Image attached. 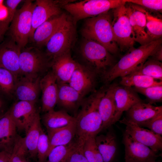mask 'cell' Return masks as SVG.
<instances>
[{
    "mask_svg": "<svg viewBox=\"0 0 162 162\" xmlns=\"http://www.w3.org/2000/svg\"><path fill=\"white\" fill-rule=\"evenodd\" d=\"M106 89L102 88L84 98L81 108L75 116L76 133L75 139L78 145L95 137L102 131V122L99 110L100 100Z\"/></svg>",
    "mask_w": 162,
    "mask_h": 162,
    "instance_id": "obj_1",
    "label": "cell"
},
{
    "mask_svg": "<svg viewBox=\"0 0 162 162\" xmlns=\"http://www.w3.org/2000/svg\"><path fill=\"white\" fill-rule=\"evenodd\" d=\"M161 38L132 50L101 76L105 83L128 75L141 67L161 46Z\"/></svg>",
    "mask_w": 162,
    "mask_h": 162,
    "instance_id": "obj_2",
    "label": "cell"
},
{
    "mask_svg": "<svg viewBox=\"0 0 162 162\" xmlns=\"http://www.w3.org/2000/svg\"><path fill=\"white\" fill-rule=\"evenodd\" d=\"M110 11L87 18L81 34L84 38L98 42L112 55L117 53L118 47L112 28V13Z\"/></svg>",
    "mask_w": 162,
    "mask_h": 162,
    "instance_id": "obj_3",
    "label": "cell"
},
{
    "mask_svg": "<svg viewBox=\"0 0 162 162\" xmlns=\"http://www.w3.org/2000/svg\"><path fill=\"white\" fill-rule=\"evenodd\" d=\"M80 50L84 66L98 75L102 76L115 64L112 55L96 41L83 38Z\"/></svg>",
    "mask_w": 162,
    "mask_h": 162,
    "instance_id": "obj_4",
    "label": "cell"
},
{
    "mask_svg": "<svg viewBox=\"0 0 162 162\" xmlns=\"http://www.w3.org/2000/svg\"><path fill=\"white\" fill-rule=\"evenodd\" d=\"M126 3V0H85L68 2L62 7L71 15L75 26L80 20L96 16Z\"/></svg>",
    "mask_w": 162,
    "mask_h": 162,
    "instance_id": "obj_5",
    "label": "cell"
},
{
    "mask_svg": "<svg viewBox=\"0 0 162 162\" xmlns=\"http://www.w3.org/2000/svg\"><path fill=\"white\" fill-rule=\"evenodd\" d=\"M35 5L31 1H26L21 8L16 10L8 28L11 38L21 50L30 38L32 14Z\"/></svg>",
    "mask_w": 162,
    "mask_h": 162,
    "instance_id": "obj_6",
    "label": "cell"
},
{
    "mask_svg": "<svg viewBox=\"0 0 162 162\" xmlns=\"http://www.w3.org/2000/svg\"><path fill=\"white\" fill-rule=\"evenodd\" d=\"M75 26L68 16L45 45L46 55L52 61L70 51L75 36Z\"/></svg>",
    "mask_w": 162,
    "mask_h": 162,
    "instance_id": "obj_7",
    "label": "cell"
},
{
    "mask_svg": "<svg viewBox=\"0 0 162 162\" xmlns=\"http://www.w3.org/2000/svg\"><path fill=\"white\" fill-rule=\"evenodd\" d=\"M125 4L112 11V28L116 42L121 51L133 50L135 42Z\"/></svg>",
    "mask_w": 162,
    "mask_h": 162,
    "instance_id": "obj_8",
    "label": "cell"
},
{
    "mask_svg": "<svg viewBox=\"0 0 162 162\" xmlns=\"http://www.w3.org/2000/svg\"><path fill=\"white\" fill-rule=\"evenodd\" d=\"M21 50L19 56L20 76H41L47 70L51 63L46 54L35 47Z\"/></svg>",
    "mask_w": 162,
    "mask_h": 162,
    "instance_id": "obj_9",
    "label": "cell"
},
{
    "mask_svg": "<svg viewBox=\"0 0 162 162\" xmlns=\"http://www.w3.org/2000/svg\"><path fill=\"white\" fill-rule=\"evenodd\" d=\"M119 122L126 126L125 133L134 140L148 147L157 153L162 149V136L129 121L126 118Z\"/></svg>",
    "mask_w": 162,
    "mask_h": 162,
    "instance_id": "obj_10",
    "label": "cell"
},
{
    "mask_svg": "<svg viewBox=\"0 0 162 162\" xmlns=\"http://www.w3.org/2000/svg\"><path fill=\"white\" fill-rule=\"evenodd\" d=\"M16 129L26 133L38 112L35 103L18 100L8 110Z\"/></svg>",
    "mask_w": 162,
    "mask_h": 162,
    "instance_id": "obj_11",
    "label": "cell"
},
{
    "mask_svg": "<svg viewBox=\"0 0 162 162\" xmlns=\"http://www.w3.org/2000/svg\"><path fill=\"white\" fill-rule=\"evenodd\" d=\"M125 162H156L159 155L148 147L134 140L124 133Z\"/></svg>",
    "mask_w": 162,
    "mask_h": 162,
    "instance_id": "obj_12",
    "label": "cell"
},
{
    "mask_svg": "<svg viewBox=\"0 0 162 162\" xmlns=\"http://www.w3.org/2000/svg\"><path fill=\"white\" fill-rule=\"evenodd\" d=\"M32 14V28L30 38L32 39L35 29L51 17L61 14L62 1L37 0Z\"/></svg>",
    "mask_w": 162,
    "mask_h": 162,
    "instance_id": "obj_13",
    "label": "cell"
},
{
    "mask_svg": "<svg viewBox=\"0 0 162 162\" xmlns=\"http://www.w3.org/2000/svg\"><path fill=\"white\" fill-rule=\"evenodd\" d=\"M41 76H20L16 80L14 95L18 100L36 103L40 91Z\"/></svg>",
    "mask_w": 162,
    "mask_h": 162,
    "instance_id": "obj_14",
    "label": "cell"
},
{
    "mask_svg": "<svg viewBox=\"0 0 162 162\" xmlns=\"http://www.w3.org/2000/svg\"><path fill=\"white\" fill-rule=\"evenodd\" d=\"M97 76L84 65L78 63L68 83L84 97L94 89Z\"/></svg>",
    "mask_w": 162,
    "mask_h": 162,
    "instance_id": "obj_15",
    "label": "cell"
},
{
    "mask_svg": "<svg viewBox=\"0 0 162 162\" xmlns=\"http://www.w3.org/2000/svg\"><path fill=\"white\" fill-rule=\"evenodd\" d=\"M21 49L11 38L0 45V67L11 72L16 81L20 76L19 56Z\"/></svg>",
    "mask_w": 162,
    "mask_h": 162,
    "instance_id": "obj_16",
    "label": "cell"
},
{
    "mask_svg": "<svg viewBox=\"0 0 162 162\" xmlns=\"http://www.w3.org/2000/svg\"><path fill=\"white\" fill-rule=\"evenodd\" d=\"M126 5L135 42L141 45L151 42L147 33L146 16L136 5L128 3Z\"/></svg>",
    "mask_w": 162,
    "mask_h": 162,
    "instance_id": "obj_17",
    "label": "cell"
},
{
    "mask_svg": "<svg viewBox=\"0 0 162 162\" xmlns=\"http://www.w3.org/2000/svg\"><path fill=\"white\" fill-rule=\"evenodd\" d=\"M40 86L42 111L46 112L54 110L57 102L58 86L56 78L52 70L41 77Z\"/></svg>",
    "mask_w": 162,
    "mask_h": 162,
    "instance_id": "obj_18",
    "label": "cell"
},
{
    "mask_svg": "<svg viewBox=\"0 0 162 162\" xmlns=\"http://www.w3.org/2000/svg\"><path fill=\"white\" fill-rule=\"evenodd\" d=\"M136 93L131 87L116 84L114 90L116 109L114 124L119 120L123 112L128 111L136 104L142 101Z\"/></svg>",
    "mask_w": 162,
    "mask_h": 162,
    "instance_id": "obj_19",
    "label": "cell"
},
{
    "mask_svg": "<svg viewBox=\"0 0 162 162\" xmlns=\"http://www.w3.org/2000/svg\"><path fill=\"white\" fill-rule=\"evenodd\" d=\"M57 83L58 94L57 104L67 112H73L76 114L84 97L68 83Z\"/></svg>",
    "mask_w": 162,
    "mask_h": 162,
    "instance_id": "obj_20",
    "label": "cell"
},
{
    "mask_svg": "<svg viewBox=\"0 0 162 162\" xmlns=\"http://www.w3.org/2000/svg\"><path fill=\"white\" fill-rule=\"evenodd\" d=\"M78 63L72 58L70 51L53 59L51 66L57 83H68Z\"/></svg>",
    "mask_w": 162,
    "mask_h": 162,
    "instance_id": "obj_21",
    "label": "cell"
},
{
    "mask_svg": "<svg viewBox=\"0 0 162 162\" xmlns=\"http://www.w3.org/2000/svg\"><path fill=\"white\" fill-rule=\"evenodd\" d=\"M68 16L63 13L51 17L35 29L31 40L37 46L45 45Z\"/></svg>",
    "mask_w": 162,
    "mask_h": 162,
    "instance_id": "obj_22",
    "label": "cell"
},
{
    "mask_svg": "<svg viewBox=\"0 0 162 162\" xmlns=\"http://www.w3.org/2000/svg\"><path fill=\"white\" fill-rule=\"evenodd\" d=\"M116 85L112 84L106 89L100 101L99 110L102 122V130L114 124L116 111L114 97V90Z\"/></svg>",
    "mask_w": 162,
    "mask_h": 162,
    "instance_id": "obj_23",
    "label": "cell"
},
{
    "mask_svg": "<svg viewBox=\"0 0 162 162\" xmlns=\"http://www.w3.org/2000/svg\"><path fill=\"white\" fill-rule=\"evenodd\" d=\"M8 111L0 116V148L12 154L17 135Z\"/></svg>",
    "mask_w": 162,
    "mask_h": 162,
    "instance_id": "obj_24",
    "label": "cell"
},
{
    "mask_svg": "<svg viewBox=\"0 0 162 162\" xmlns=\"http://www.w3.org/2000/svg\"><path fill=\"white\" fill-rule=\"evenodd\" d=\"M46 130L49 142L48 155L54 148L68 144L74 140L76 133V122L63 127Z\"/></svg>",
    "mask_w": 162,
    "mask_h": 162,
    "instance_id": "obj_25",
    "label": "cell"
},
{
    "mask_svg": "<svg viewBox=\"0 0 162 162\" xmlns=\"http://www.w3.org/2000/svg\"><path fill=\"white\" fill-rule=\"evenodd\" d=\"M126 112V118L138 124L162 112V106H155L141 101L134 105Z\"/></svg>",
    "mask_w": 162,
    "mask_h": 162,
    "instance_id": "obj_26",
    "label": "cell"
},
{
    "mask_svg": "<svg viewBox=\"0 0 162 162\" xmlns=\"http://www.w3.org/2000/svg\"><path fill=\"white\" fill-rule=\"evenodd\" d=\"M95 140L104 162H113L117 149L116 138L114 134L110 131L106 134L96 136Z\"/></svg>",
    "mask_w": 162,
    "mask_h": 162,
    "instance_id": "obj_27",
    "label": "cell"
},
{
    "mask_svg": "<svg viewBox=\"0 0 162 162\" xmlns=\"http://www.w3.org/2000/svg\"><path fill=\"white\" fill-rule=\"evenodd\" d=\"M42 120L46 129H53L66 126L75 121V118L63 110H54L46 112L42 116Z\"/></svg>",
    "mask_w": 162,
    "mask_h": 162,
    "instance_id": "obj_28",
    "label": "cell"
},
{
    "mask_svg": "<svg viewBox=\"0 0 162 162\" xmlns=\"http://www.w3.org/2000/svg\"><path fill=\"white\" fill-rule=\"evenodd\" d=\"M42 129L39 112L24 137V143L30 157L34 158L37 156V146Z\"/></svg>",
    "mask_w": 162,
    "mask_h": 162,
    "instance_id": "obj_29",
    "label": "cell"
},
{
    "mask_svg": "<svg viewBox=\"0 0 162 162\" xmlns=\"http://www.w3.org/2000/svg\"><path fill=\"white\" fill-rule=\"evenodd\" d=\"M158 80L145 75L130 74L121 77L120 83L121 86L128 87L146 88L162 85V81Z\"/></svg>",
    "mask_w": 162,
    "mask_h": 162,
    "instance_id": "obj_30",
    "label": "cell"
},
{
    "mask_svg": "<svg viewBox=\"0 0 162 162\" xmlns=\"http://www.w3.org/2000/svg\"><path fill=\"white\" fill-rule=\"evenodd\" d=\"M137 5L138 8L145 15L147 33L150 41H154L161 38L162 19L152 15L145 8Z\"/></svg>",
    "mask_w": 162,
    "mask_h": 162,
    "instance_id": "obj_31",
    "label": "cell"
},
{
    "mask_svg": "<svg viewBox=\"0 0 162 162\" xmlns=\"http://www.w3.org/2000/svg\"><path fill=\"white\" fill-rule=\"evenodd\" d=\"M77 146L74 139L68 144L55 147L50 152L46 162H68L71 154Z\"/></svg>",
    "mask_w": 162,
    "mask_h": 162,
    "instance_id": "obj_32",
    "label": "cell"
},
{
    "mask_svg": "<svg viewBox=\"0 0 162 162\" xmlns=\"http://www.w3.org/2000/svg\"><path fill=\"white\" fill-rule=\"evenodd\" d=\"M130 74L145 75L162 81V63L152 58L147 60L141 67Z\"/></svg>",
    "mask_w": 162,
    "mask_h": 162,
    "instance_id": "obj_33",
    "label": "cell"
},
{
    "mask_svg": "<svg viewBox=\"0 0 162 162\" xmlns=\"http://www.w3.org/2000/svg\"><path fill=\"white\" fill-rule=\"evenodd\" d=\"M16 80L13 74L0 67V92L8 96L14 95Z\"/></svg>",
    "mask_w": 162,
    "mask_h": 162,
    "instance_id": "obj_34",
    "label": "cell"
},
{
    "mask_svg": "<svg viewBox=\"0 0 162 162\" xmlns=\"http://www.w3.org/2000/svg\"><path fill=\"white\" fill-rule=\"evenodd\" d=\"M95 138H90L85 141L83 146L84 154L88 162H104L96 144Z\"/></svg>",
    "mask_w": 162,
    "mask_h": 162,
    "instance_id": "obj_35",
    "label": "cell"
},
{
    "mask_svg": "<svg viewBox=\"0 0 162 162\" xmlns=\"http://www.w3.org/2000/svg\"><path fill=\"white\" fill-rule=\"evenodd\" d=\"M28 154L24 138L17 134L11 154V162H29L27 158Z\"/></svg>",
    "mask_w": 162,
    "mask_h": 162,
    "instance_id": "obj_36",
    "label": "cell"
},
{
    "mask_svg": "<svg viewBox=\"0 0 162 162\" xmlns=\"http://www.w3.org/2000/svg\"><path fill=\"white\" fill-rule=\"evenodd\" d=\"M136 92L145 95L149 103L161 102L162 100V85L151 86L146 88L132 87Z\"/></svg>",
    "mask_w": 162,
    "mask_h": 162,
    "instance_id": "obj_37",
    "label": "cell"
},
{
    "mask_svg": "<svg viewBox=\"0 0 162 162\" xmlns=\"http://www.w3.org/2000/svg\"><path fill=\"white\" fill-rule=\"evenodd\" d=\"M49 142L48 136L41 130L37 146V162H46L48 156Z\"/></svg>",
    "mask_w": 162,
    "mask_h": 162,
    "instance_id": "obj_38",
    "label": "cell"
},
{
    "mask_svg": "<svg viewBox=\"0 0 162 162\" xmlns=\"http://www.w3.org/2000/svg\"><path fill=\"white\" fill-rule=\"evenodd\" d=\"M138 125L142 127H146L154 133L161 136L162 112L153 118Z\"/></svg>",
    "mask_w": 162,
    "mask_h": 162,
    "instance_id": "obj_39",
    "label": "cell"
},
{
    "mask_svg": "<svg viewBox=\"0 0 162 162\" xmlns=\"http://www.w3.org/2000/svg\"><path fill=\"white\" fill-rule=\"evenodd\" d=\"M130 3L154 11L162 12V0H126Z\"/></svg>",
    "mask_w": 162,
    "mask_h": 162,
    "instance_id": "obj_40",
    "label": "cell"
},
{
    "mask_svg": "<svg viewBox=\"0 0 162 162\" xmlns=\"http://www.w3.org/2000/svg\"><path fill=\"white\" fill-rule=\"evenodd\" d=\"M22 1L21 0H7L4 1V4L7 8L8 12V16L6 20L9 23L11 22L14 17L17 6Z\"/></svg>",
    "mask_w": 162,
    "mask_h": 162,
    "instance_id": "obj_41",
    "label": "cell"
},
{
    "mask_svg": "<svg viewBox=\"0 0 162 162\" xmlns=\"http://www.w3.org/2000/svg\"><path fill=\"white\" fill-rule=\"evenodd\" d=\"M83 145L78 144L76 148L72 153L68 162H88L83 151Z\"/></svg>",
    "mask_w": 162,
    "mask_h": 162,
    "instance_id": "obj_42",
    "label": "cell"
},
{
    "mask_svg": "<svg viewBox=\"0 0 162 162\" xmlns=\"http://www.w3.org/2000/svg\"><path fill=\"white\" fill-rule=\"evenodd\" d=\"M8 16V12L6 7L4 4L0 6V21H5Z\"/></svg>",
    "mask_w": 162,
    "mask_h": 162,
    "instance_id": "obj_43",
    "label": "cell"
},
{
    "mask_svg": "<svg viewBox=\"0 0 162 162\" xmlns=\"http://www.w3.org/2000/svg\"><path fill=\"white\" fill-rule=\"evenodd\" d=\"M11 154L7 151H0V162H11Z\"/></svg>",
    "mask_w": 162,
    "mask_h": 162,
    "instance_id": "obj_44",
    "label": "cell"
},
{
    "mask_svg": "<svg viewBox=\"0 0 162 162\" xmlns=\"http://www.w3.org/2000/svg\"><path fill=\"white\" fill-rule=\"evenodd\" d=\"M10 23L6 20L4 21H0V40L8 30Z\"/></svg>",
    "mask_w": 162,
    "mask_h": 162,
    "instance_id": "obj_45",
    "label": "cell"
},
{
    "mask_svg": "<svg viewBox=\"0 0 162 162\" xmlns=\"http://www.w3.org/2000/svg\"><path fill=\"white\" fill-rule=\"evenodd\" d=\"M152 59L160 62L162 60V47L158 49L152 56Z\"/></svg>",
    "mask_w": 162,
    "mask_h": 162,
    "instance_id": "obj_46",
    "label": "cell"
},
{
    "mask_svg": "<svg viewBox=\"0 0 162 162\" xmlns=\"http://www.w3.org/2000/svg\"><path fill=\"white\" fill-rule=\"evenodd\" d=\"M4 102L3 100L1 97L0 96V112L3 107Z\"/></svg>",
    "mask_w": 162,
    "mask_h": 162,
    "instance_id": "obj_47",
    "label": "cell"
},
{
    "mask_svg": "<svg viewBox=\"0 0 162 162\" xmlns=\"http://www.w3.org/2000/svg\"><path fill=\"white\" fill-rule=\"evenodd\" d=\"M4 4V1L0 0V6Z\"/></svg>",
    "mask_w": 162,
    "mask_h": 162,
    "instance_id": "obj_48",
    "label": "cell"
},
{
    "mask_svg": "<svg viewBox=\"0 0 162 162\" xmlns=\"http://www.w3.org/2000/svg\"></svg>",
    "mask_w": 162,
    "mask_h": 162,
    "instance_id": "obj_49",
    "label": "cell"
}]
</instances>
